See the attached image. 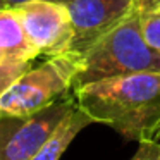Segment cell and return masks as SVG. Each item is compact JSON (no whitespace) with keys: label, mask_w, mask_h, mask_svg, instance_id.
<instances>
[{"label":"cell","mask_w":160,"mask_h":160,"mask_svg":"<svg viewBox=\"0 0 160 160\" xmlns=\"http://www.w3.org/2000/svg\"><path fill=\"white\" fill-rule=\"evenodd\" d=\"M64 4L74 28L71 52L81 55L131 14L136 0H64Z\"/></svg>","instance_id":"obj_6"},{"label":"cell","mask_w":160,"mask_h":160,"mask_svg":"<svg viewBox=\"0 0 160 160\" xmlns=\"http://www.w3.org/2000/svg\"><path fill=\"white\" fill-rule=\"evenodd\" d=\"M24 31L40 55L55 57L71 52L74 28L66 4L33 0L18 7Z\"/></svg>","instance_id":"obj_5"},{"label":"cell","mask_w":160,"mask_h":160,"mask_svg":"<svg viewBox=\"0 0 160 160\" xmlns=\"http://www.w3.org/2000/svg\"><path fill=\"white\" fill-rule=\"evenodd\" d=\"M91 119L81 110L79 107L72 110L66 117V121L57 128V131L52 134V138L43 145V148L33 157L31 160H59L62 153L67 150V146L72 143V139L83 131L86 126L91 124Z\"/></svg>","instance_id":"obj_8"},{"label":"cell","mask_w":160,"mask_h":160,"mask_svg":"<svg viewBox=\"0 0 160 160\" xmlns=\"http://www.w3.org/2000/svg\"><path fill=\"white\" fill-rule=\"evenodd\" d=\"M26 2H33V0H4V5L5 7H18V5L26 4ZM48 2H60V4H64V0H48Z\"/></svg>","instance_id":"obj_13"},{"label":"cell","mask_w":160,"mask_h":160,"mask_svg":"<svg viewBox=\"0 0 160 160\" xmlns=\"http://www.w3.org/2000/svg\"><path fill=\"white\" fill-rule=\"evenodd\" d=\"M0 52L9 60H35L40 55L14 7L0 9Z\"/></svg>","instance_id":"obj_7"},{"label":"cell","mask_w":160,"mask_h":160,"mask_svg":"<svg viewBox=\"0 0 160 160\" xmlns=\"http://www.w3.org/2000/svg\"><path fill=\"white\" fill-rule=\"evenodd\" d=\"M141 33L146 43L153 50L160 52V11L146 9L141 11Z\"/></svg>","instance_id":"obj_10"},{"label":"cell","mask_w":160,"mask_h":160,"mask_svg":"<svg viewBox=\"0 0 160 160\" xmlns=\"http://www.w3.org/2000/svg\"><path fill=\"white\" fill-rule=\"evenodd\" d=\"M131 160H160V143L141 141L138 152Z\"/></svg>","instance_id":"obj_11"},{"label":"cell","mask_w":160,"mask_h":160,"mask_svg":"<svg viewBox=\"0 0 160 160\" xmlns=\"http://www.w3.org/2000/svg\"><path fill=\"white\" fill-rule=\"evenodd\" d=\"M74 95L26 115L0 117V160H31L72 110Z\"/></svg>","instance_id":"obj_4"},{"label":"cell","mask_w":160,"mask_h":160,"mask_svg":"<svg viewBox=\"0 0 160 160\" xmlns=\"http://www.w3.org/2000/svg\"><path fill=\"white\" fill-rule=\"evenodd\" d=\"M0 117H2V112H0Z\"/></svg>","instance_id":"obj_17"},{"label":"cell","mask_w":160,"mask_h":160,"mask_svg":"<svg viewBox=\"0 0 160 160\" xmlns=\"http://www.w3.org/2000/svg\"><path fill=\"white\" fill-rule=\"evenodd\" d=\"M78 69L79 53L74 52L48 57L40 66L28 69L0 97L2 115L33 114L69 97Z\"/></svg>","instance_id":"obj_3"},{"label":"cell","mask_w":160,"mask_h":160,"mask_svg":"<svg viewBox=\"0 0 160 160\" xmlns=\"http://www.w3.org/2000/svg\"><path fill=\"white\" fill-rule=\"evenodd\" d=\"M78 107L129 141H152L160 124V72H136L72 91Z\"/></svg>","instance_id":"obj_1"},{"label":"cell","mask_w":160,"mask_h":160,"mask_svg":"<svg viewBox=\"0 0 160 160\" xmlns=\"http://www.w3.org/2000/svg\"><path fill=\"white\" fill-rule=\"evenodd\" d=\"M33 60H4L0 62V97L22 76L31 69Z\"/></svg>","instance_id":"obj_9"},{"label":"cell","mask_w":160,"mask_h":160,"mask_svg":"<svg viewBox=\"0 0 160 160\" xmlns=\"http://www.w3.org/2000/svg\"><path fill=\"white\" fill-rule=\"evenodd\" d=\"M5 5H4V0H0V9H4Z\"/></svg>","instance_id":"obj_16"},{"label":"cell","mask_w":160,"mask_h":160,"mask_svg":"<svg viewBox=\"0 0 160 160\" xmlns=\"http://www.w3.org/2000/svg\"><path fill=\"white\" fill-rule=\"evenodd\" d=\"M152 141H155V143H160V124H158V128H157L155 134H153V139H152Z\"/></svg>","instance_id":"obj_14"},{"label":"cell","mask_w":160,"mask_h":160,"mask_svg":"<svg viewBox=\"0 0 160 160\" xmlns=\"http://www.w3.org/2000/svg\"><path fill=\"white\" fill-rule=\"evenodd\" d=\"M136 72H160V52L153 50L143 36L138 5L79 55L72 91L90 83Z\"/></svg>","instance_id":"obj_2"},{"label":"cell","mask_w":160,"mask_h":160,"mask_svg":"<svg viewBox=\"0 0 160 160\" xmlns=\"http://www.w3.org/2000/svg\"><path fill=\"white\" fill-rule=\"evenodd\" d=\"M4 60H9V59H5V55L2 52H0V62H4Z\"/></svg>","instance_id":"obj_15"},{"label":"cell","mask_w":160,"mask_h":160,"mask_svg":"<svg viewBox=\"0 0 160 160\" xmlns=\"http://www.w3.org/2000/svg\"><path fill=\"white\" fill-rule=\"evenodd\" d=\"M136 5L141 11H146V9H158L160 11V0H136Z\"/></svg>","instance_id":"obj_12"}]
</instances>
